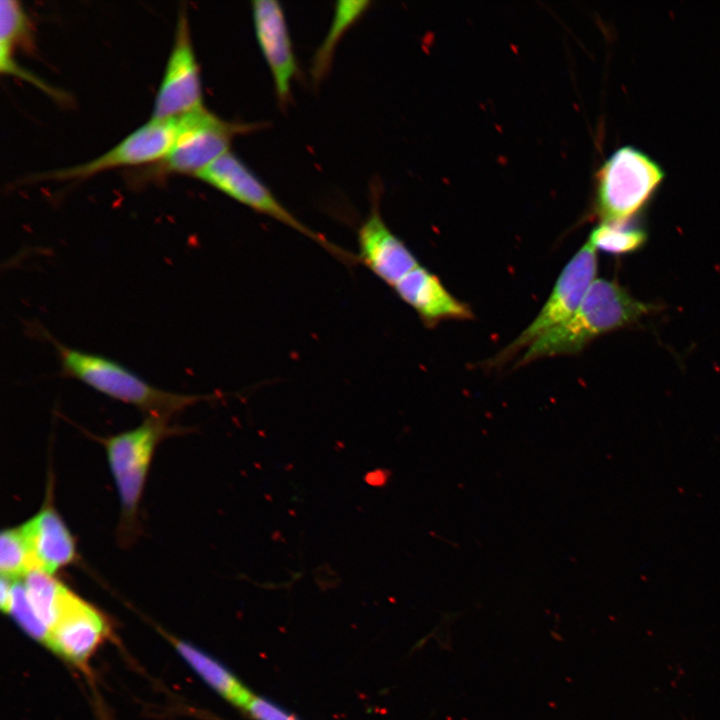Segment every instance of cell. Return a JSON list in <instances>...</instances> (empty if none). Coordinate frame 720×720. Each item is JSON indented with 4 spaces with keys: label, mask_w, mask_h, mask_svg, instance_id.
I'll return each instance as SVG.
<instances>
[{
    "label": "cell",
    "mask_w": 720,
    "mask_h": 720,
    "mask_svg": "<svg viewBox=\"0 0 720 720\" xmlns=\"http://www.w3.org/2000/svg\"><path fill=\"white\" fill-rule=\"evenodd\" d=\"M29 34L28 18L21 4L14 0L0 2V45L10 49Z\"/></svg>",
    "instance_id": "44dd1931"
},
{
    "label": "cell",
    "mask_w": 720,
    "mask_h": 720,
    "mask_svg": "<svg viewBox=\"0 0 720 720\" xmlns=\"http://www.w3.org/2000/svg\"><path fill=\"white\" fill-rule=\"evenodd\" d=\"M57 352L61 371L115 400L135 406L147 416L170 420L201 396L165 391L122 364L102 355L68 347L45 332Z\"/></svg>",
    "instance_id": "7a4b0ae2"
},
{
    "label": "cell",
    "mask_w": 720,
    "mask_h": 720,
    "mask_svg": "<svg viewBox=\"0 0 720 720\" xmlns=\"http://www.w3.org/2000/svg\"><path fill=\"white\" fill-rule=\"evenodd\" d=\"M182 657L219 694L231 703L245 708L253 696L229 671L194 646L172 639Z\"/></svg>",
    "instance_id": "9a60e30c"
},
{
    "label": "cell",
    "mask_w": 720,
    "mask_h": 720,
    "mask_svg": "<svg viewBox=\"0 0 720 720\" xmlns=\"http://www.w3.org/2000/svg\"><path fill=\"white\" fill-rule=\"evenodd\" d=\"M232 199L267 215L317 242L338 259L355 261L356 257L330 243L295 217L273 195L270 189L233 153L226 152L196 175Z\"/></svg>",
    "instance_id": "8992f818"
},
{
    "label": "cell",
    "mask_w": 720,
    "mask_h": 720,
    "mask_svg": "<svg viewBox=\"0 0 720 720\" xmlns=\"http://www.w3.org/2000/svg\"><path fill=\"white\" fill-rule=\"evenodd\" d=\"M170 420L150 417L137 428L102 439L121 504L120 539L136 535L137 515L155 447L175 429Z\"/></svg>",
    "instance_id": "3957f363"
},
{
    "label": "cell",
    "mask_w": 720,
    "mask_h": 720,
    "mask_svg": "<svg viewBox=\"0 0 720 720\" xmlns=\"http://www.w3.org/2000/svg\"><path fill=\"white\" fill-rule=\"evenodd\" d=\"M32 569L30 552L21 528L4 529L0 535L1 576L18 580Z\"/></svg>",
    "instance_id": "d6986e66"
},
{
    "label": "cell",
    "mask_w": 720,
    "mask_h": 720,
    "mask_svg": "<svg viewBox=\"0 0 720 720\" xmlns=\"http://www.w3.org/2000/svg\"><path fill=\"white\" fill-rule=\"evenodd\" d=\"M369 1H339L329 32L317 51L313 75L320 79L327 71L334 49L345 31L367 10Z\"/></svg>",
    "instance_id": "e0dca14e"
},
{
    "label": "cell",
    "mask_w": 720,
    "mask_h": 720,
    "mask_svg": "<svg viewBox=\"0 0 720 720\" xmlns=\"http://www.w3.org/2000/svg\"><path fill=\"white\" fill-rule=\"evenodd\" d=\"M664 179L662 167L632 146L613 152L597 174L596 205L603 223L624 224L638 213Z\"/></svg>",
    "instance_id": "277c9868"
},
{
    "label": "cell",
    "mask_w": 720,
    "mask_h": 720,
    "mask_svg": "<svg viewBox=\"0 0 720 720\" xmlns=\"http://www.w3.org/2000/svg\"><path fill=\"white\" fill-rule=\"evenodd\" d=\"M20 528L30 552L33 569L53 575L75 559L74 540L53 506L45 504Z\"/></svg>",
    "instance_id": "5bb4252c"
},
{
    "label": "cell",
    "mask_w": 720,
    "mask_h": 720,
    "mask_svg": "<svg viewBox=\"0 0 720 720\" xmlns=\"http://www.w3.org/2000/svg\"><path fill=\"white\" fill-rule=\"evenodd\" d=\"M252 14L258 44L273 77L281 103L288 101L291 82L297 73L285 16L274 0L252 2Z\"/></svg>",
    "instance_id": "7c38bea8"
},
{
    "label": "cell",
    "mask_w": 720,
    "mask_h": 720,
    "mask_svg": "<svg viewBox=\"0 0 720 720\" xmlns=\"http://www.w3.org/2000/svg\"><path fill=\"white\" fill-rule=\"evenodd\" d=\"M646 241V233L626 224L601 223L594 228L588 242L597 250L624 254L640 248Z\"/></svg>",
    "instance_id": "ac0fdd59"
},
{
    "label": "cell",
    "mask_w": 720,
    "mask_h": 720,
    "mask_svg": "<svg viewBox=\"0 0 720 720\" xmlns=\"http://www.w3.org/2000/svg\"><path fill=\"white\" fill-rule=\"evenodd\" d=\"M202 106L199 67L184 10L178 15L175 40L160 84L152 120L179 118Z\"/></svg>",
    "instance_id": "ba28073f"
},
{
    "label": "cell",
    "mask_w": 720,
    "mask_h": 720,
    "mask_svg": "<svg viewBox=\"0 0 720 720\" xmlns=\"http://www.w3.org/2000/svg\"><path fill=\"white\" fill-rule=\"evenodd\" d=\"M108 632L104 616L68 590L50 628L48 647L74 663L84 664Z\"/></svg>",
    "instance_id": "30bf717a"
},
{
    "label": "cell",
    "mask_w": 720,
    "mask_h": 720,
    "mask_svg": "<svg viewBox=\"0 0 720 720\" xmlns=\"http://www.w3.org/2000/svg\"><path fill=\"white\" fill-rule=\"evenodd\" d=\"M596 272V249L587 242L565 265L536 318L490 361L491 364L496 366L506 363L519 351H526L544 334L565 322L580 306L595 281Z\"/></svg>",
    "instance_id": "52a82bcc"
},
{
    "label": "cell",
    "mask_w": 720,
    "mask_h": 720,
    "mask_svg": "<svg viewBox=\"0 0 720 720\" xmlns=\"http://www.w3.org/2000/svg\"><path fill=\"white\" fill-rule=\"evenodd\" d=\"M392 289L429 326L442 320H466L473 316L466 304L450 294L439 278L421 265L406 274Z\"/></svg>",
    "instance_id": "4fadbf2b"
},
{
    "label": "cell",
    "mask_w": 720,
    "mask_h": 720,
    "mask_svg": "<svg viewBox=\"0 0 720 720\" xmlns=\"http://www.w3.org/2000/svg\"><path fill=\"white\" fill-rule=\"evenodd\" d=\"M654 306L632 297L618 283L595 279L578 309L562 324L534 342L518 365L581 352L596 337L629 326Z\"/></svg>",
    "instance_id": "6da1fadb"
},
{
    "label": "cell",
    "mask_w": 720,
    "mask_h": 720,
    "mask_svg": "<svg viewBox=\"0 0 720 720\" xmlns=\"http://www.w3.org/2000/svg\"><path fill=\"white\" fill-rule=\"evenodd\" d=\"M255 129L257 124L229 122L201 107L177 118L173 145L155 170L196 176L229 151L235 136Z\"/></svg>",
    "instance_id": "5b68a950"
},
{
    "label": "cell",
    "mask_w": 720,
    "mask_h": 720,
    "mask_svg": "<svg viewBox=\"0 0 720 720\" xmlns=\"http://www.w3.org/2000/svg\"><path fill=\"white\" fill-rule=\"evenodd\" d=\"M177 118L150 120L105 154L89 162L47 173L48 179L85 178L123 166H134L162 160L176 137Z\"/></svg>",
    "instance_id": "9c48e42d"
},
{
    "label": "cell",
    "mask_w": 720,
    "mask_h": 720,
    "mask_svg": "<svg viewBox=\"0 0 720 720\" xmlns=\"http://www.w3.org/2000/svg\"><path fill=\"white\" fill-rule=\"evenodd\" d=\"M18 624L33 638L48 646L50 629L39 618L28 598L24 583L13 580L10 611Z\"/></svg>",
    "instance_id": "ffe728a7"
},
{
    "label": "cell",
    "mask_w": 720,
    "mask_h": 720,
    "mask_svg": "<svg viewBox=\"0 0 720 720\" xmlns=\"http://www.w3.org/2000/svg\"><path fill=\"white\" fill-rule=\"evenodd\" d=\"M24 586L32 607L39 618L49 627L55 624L69 589L52 575L32 569L24 576Z\"/></svg>",
    "instance_id": "2e32d148"
},
{
    "label": "cell",
    "mask_w": 720,
    "mask_h": 720,
    "mask_svg": "<svg viewBox=\"0 0 720 720\" xmlns=\"http://www.w3.org/2000/svg\"><path fill=\"white\" fill-rule=\"evenodd\" d=\"M244 709L257 720H296L268 701L254 695Z\"/></svg>",
    "instance_id": "7402d4cb"
},
{
    "label": "cell",
    "mask_w": 720,
    "mask_h": 720,
    "mask_svg": "<svg viewBox=\"0 0 720 720\" xmlns=\"http://www.w3.org/2000/svg\"><path fill=\"white\" fill-rule=\"evenodd\" d=\"M357 241L359 262L391 287L420 265L405 243L386 225L376 201L358 230Z\"/></svg>",
    "instance_id": "8fae6325"
},
{
    "label": "cell",
    "mask_w": 720,
    "mask_h": 720,
    "mask_svg": "<svg viewBox=\"0 0 720 720\" xmlns=\"http://www.w3.org/2000/svg\"><path fill=\"white\" fill-rule=\"evenodd\" d=\"M13 580L1 576L0 582V606L4 612L9 613L12 602Z\"/></svg>",
    "instance_id": "603a6c76"
}]
</instances>
